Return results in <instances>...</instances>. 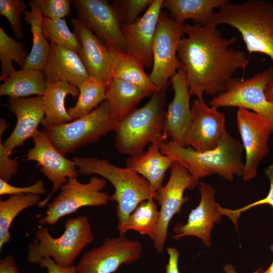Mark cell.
Instances as JSON below:
<instances>
[{"label":"cell","instance_id":"cell-26","mask_svg":"<svg viewBox=\"0 0 273 273\" xmlns=\"http://www.w3.org/2000/svg\"><path fill=\"white\" fill-rule=\"evenodd\" d=\"M228 0H163L162 8L169 12V17L178 23L192 20L205 26L209 23L214 10L219 9Z\"/></svg>","mask_w":273,"mask_h":273},{"label":"cell","instance_id":"cell-19","mask_svg":"<svg viewBox=\"0 0 273 273\" xmlns=\"http://www.w3.org/2000/svg\"><path fill=\"white\" fill-rule=\"evenodd\" d=\"M163 0H154L145 13L133 23H122L127 53L146 68L153 66L152 45Z\"/></svg>","mask_w":273,"mask_h":273},{"label":"cell","instance_id":"cell-28","mask_svg":"<svg viewBox=\"0 0 273 273\" xmlns=\"http://www.w3.org/2000/svg\"><path fill=\"white\" fill-rule=\"evenodd\" d=\"M112 55V78L134 84L151 93L158 91L144 71L143 65L127 53L110 49Z\"/></svg>","mask_w":273,"mask_h":273},{"label":"cell","instance_id":"cell-1","mask_svg":"<svg viewBox=\"0 0 273 273\" xmlns=\"http://www.w3.org/2000/svg\"><path fill=\"white\" fill-rule=\"evenodd\" d=\"M186 36L180 39L177 56L185 70L192 96L203 101L205 94L213 97L224 92L238 70L247 68L250 59L234 48L237 37H222L216 26L184 25Z\"/></svg>","mask_w":273,"mask_h":273},{"label":"cell","instance_id":"cell-29","mask_svg":"<svg viewBox=\"0 0 273 273\" xmlns=\"http://www.w3.org/2000/svg\"><path fill=\"white\" fill-rule=\"evenodd\" d=\"M42 15L34 10H26L24 19L30 26L32 36V48L22 69L42 70L51 49L42 29Z\"/></svg>","mask_w":273,"mask_h":273},{"label":"cell","instance_id":"cell-38","mask_svg":"<svg viewBox=\"0 0 273 273\" xmlns=\"http://www.w3.org/2000/svg\"><path fill=\"white\" fill-rule=\"evenodd\" d=\"M265 173L268 178L270 183L269 190L265 197L235 210L222 208V215L228 216L236 227H237V221L241 214L249 209L264 204H268L273 207V163L266 168Z\"/></svg>","mask_w":273,"mask_h":273},{"label":"cell","instance_id":"cell-23","mask_svg":"<svg viewBox=\"0 0 273 273\" xmlns=\"http://www.w3.org/2000/svg\"><path fill=\"white\" fill-rule=\"evenodd\" d=\"M164 141L158 140L152 143L146 152L136 156L128 157L125 161V167L145 178L154 193L163 186L166 171L175 161L173 157L161 153L160 145Z\"/></svg>","mask_w":273,"mask_h":273},{"label":"cell","instance_id":"cell-44","mask_svg":"<svg viewBox=\"0 0 273 273\" xmlns=\"http://www.w3.org/2000/svg\"><path fill=\"white\" fill-rule=\"evenodd\" d=\"M265 95L267 99L273 103V79L266 89Z\"/></svg>","mask_w":273,"mask_h":273},{"label":"cell","instance_id":"cell-2","mask_svg":"<svg viewBox=\"0 0 273 273\" xmlns=\"http://www.w3.org/2000/svg\"><path fill=\"white\" fill-rule=\"evenodd\" d=\"M209 23L227 25L241 34L249 54L259 53L273 62V4L264 0L229 1L215 11Z\"/></svg>","mask_w":273,"mask_h":273},{"label":"cell","instance_id":"cell-13","mask_svg":"<svg viewBox=\"0 0 273 273\" xmlns=\"http://www.w3.org/2000/svg\"><path fill=\"white\" fill-rule=\"evenodd\" d=\"M76 19L90 29L111 50L127 53L121 22L106 0H72Z\"/></svg>","mask_w":273,"mask_h":273},{"label":"cell","instance_id":"cell-37","mask_svg":"<svg viewBox=\"0 0 273 273\" xmlns=\"http://www.w3.org/2000/svg\"><path fill=\"white\" fill-rule=\"evenodd\" d=\"M154 0H112V5L123 24L134 22L139 15L147 10Z\"/></svg>","mask_w":273,"mask_h":273},{"label":"cell","instance_id":"cell-17","mask_svg":"<svg viewBox=\"0 0 273 273\" xmlns=\"http://www.w3.org/2000/svg\"><path fill=\"white\" fill-rule=\"evenodd\" d=\"M199 189L200 200L197 206L192 209L187 222L177 223L173 228L175 240L186 236H194L202 241L207 247L211 246V234L214 224L222 219V209L215 200V190L210 185L200 182Z\"/></svg>","mask_w":273,"mask_h":273},{"label":"cell","instance_id":"cell-6","mask_svg":"<svg viewBox=\"0 0 273 273\" xmlns=\"http://www.w3.org/2000/svg\"><path fill=\"white\" fill-rule=\"evenodd\" d=\"M65 230L58 238L53 237L47 227L39 228L36 240L28 245L27 261L38 263L45 258H51L58 264L70 266L88 244L93 242L94 235L88 218L85 216L68 218Z\"/></svg>","mask_w":273,"mask_h":273},{"label":"cell","instance_id":"cell-27","mask_svg":"<svg viewBox=\"0 0 273 273\" xmlns=\"http://www.w3.org/2000/svg\"><path fill=\"white\" fill-rule=\"evenodd\" d=\"M47 80L42 70L21 69L15 70L0 85V95L10 98L42 97Z\"/></svg>","mask_w":273,"mask_h":273},{"label":"cell","instance_id":"cell-33","mask_svg":"<svg viewBox=\"0 0 273 273\" xmlns=\"http://www.w3.org/2000/svg\"><path fill=\"white\" fill-rule=\"evenodd\" d=\"M28 55L23 42L12 38L0 27L1 81H4L15 70L13 61L22 69Z\"/></svg>","mask_w":273,"mask_h":273},{"label":"cell","instance_id":"cell-9","mask_svg":"<svg viewBox=\"0 0 273 273\" xmlns=\"http://www.w3.org/2000/svg\"><path fill=\"white\" fill-rule=\"evenodd\" d=\"M106 186L105 179L93 176L83 184L76 177L68 178L60 188V193L47 205L44 216L39 223L54 225L62 217L85 206H101L107 205L110 196L102 191Z\"/></svg>","mask_w":273,"mask_h":273},{"label":"cell","instance_id":"cell-25","mask_svg":"<svg viewBox=\"0 0 273 273\" xmlns=\"http://www.w3.org/2000/svg\"><path fill=\"white\" fill-rule=\"evenodd\" d=\"M152 94L134 84L112 78L107 86L105 101L111 116L120 122L135 109L140 101Z\"/></svg>","mask_w":273,"mask_h":273},{"label":"cell","instance_id":"cell-5","mask_svg":"<svg viewBox=\"0 0 273 273\" xmlns=\"http://www.w3.org/2000/svg\"><path fill=\"white\" fill-rule=\"evenodd\" d=\"M72 160L79 174L99 175L113 185L115 191L110 200L117 203V226L122 224L140 203L154 198L155 193L148 181L128 168L119 167L107 160L95 157H74Z\"/></svg>","mask_w":273,"mask_h":273},{"label":"cell","instance_id":"cell-15","mask_svg":"<svg viewBox=\"0 0 273 273\" xmlns=\"http://www.w3.org/2000/svg\"><path fill=\"white\" fill-rule=\"evenodd\" d=\"M236 121L245 153L242 176L243 180L248 181L256 176L260 162L268 153L272 131L264 118L244 108H238Z\"/></svg>","mask_w":273,"mask_h":273},{"label":"cell","instance_id":"cell-7","mask_svg":"<svg viewBox=\"0 0 273 273\" xmlns=\"http://www.w3.org/2000/svg\"><path fill=\"white\" fill-rule=\"evenodd\" d=\"M118 124L104 101L88 114L71 122L44 128L55 147L63 155L98 141Z\"/></svg>","mask_w":273,"mask_h":273},{"label":"cell","instance_id":"cell-43","mask_svg":"<svg viewBox=\"0 0 273 273\" xmlns=\"http://www.w3.org/2000/svg\"><path fill=\"white\" fill-rule=\"evenodd\" d=\"M0 273H20L12 255L9 254L1 260Z\"/></svg>","mask_w":273,"mask_h":273},{"label":"cell","instance_id":"cell-14","mask_svg":"<svg viewBox=\"0 0 273 273\" xmlns=\"http://www.w3.org/2000/svg\"><path fill=\"white\" fill-rule=\"evenodd\" d=\"M32 138L34 145L28 151L26 160L36 162L40 172L53 184L47 197L37 205L43 207L68 178H77L79 173L75 163L66 158L55 147L44 130H38Z\"/></svg>","mask_w":273,"mask_h":273},{"label":"cell","instance_id":"cell-34","mask_svg":"<svg viewBox=\"0 0 273 273\" xmlns=\"http://www.w3.org/2000/svg\"><path fill=\"white\" fill-rule=\"evenodd\" d=\"M41 25L43 33L51 43L80 54V41L74 32L69 29L65 19L53 20L42 17Z\"/></svg>","mask_w":273,"mask_h":273},{"label":"cell","instance_id":"cell-20","mask_svg":"<svg viewBox=\"0 0 273 273\" xmlns=\"http://www.w3.org/2000/svg\"><path fill=\"white\" fill-rule=\"evenodd\" d=\"M73 32L81 46L79 55L90 77L106 83L112 77V55L110 49L87 26L71 18Z\"/></svg>","mask_w":273,"mask_h":273},{"label":"cell","instance_id":"cell-21","mask_svg":"<svg viewBox=\"0 0 273 273\" xmlns=\"http://www.w3.org/2000/svg\"><path fill=\"white\" fill-rule=\"evenodd\" d=\"M8 101L10 111L17 117L13 130L3 143L11 155L15 148L22 145L38 130V126L44 117V112L42 97L9 98Z\"/></svg>","mask_w":273,"mask_h":273},{"label":"cell","instance_id":"cell-36","mask_svg":"<svg viewBox=\"0 0 273 273\" xmlns=\"http://www.w3.org/2000/svg\"><path fill=\"white\" fill-rule=\"evenodd\" d=\"M70 0H30V9L40 13L43 17L50 19H64L71 12Z\"/></svg>","mask_w":273,"mask_h":273},{"label":"cell","instance_id":"cell-12","mask_svg":"<svg viewBox=\"0 0 273 273\" xmlns=\"http://www.w3.org/2000/svg\"><path fill=\"white\" fill-rule=\"evenodd\" d=\"M143 246L124 234L108 238L99 246L84 253L76 266L77 273H114L123 264L139 260Z\"/></svg>","mask_w":273,"mask_h":273},{"label":"cell","instance_id":"cell-18","mask_svg":"<svg viewBox=\"0 0 273 273\" xmlns=\"http://www.w3.org/2000/svg\"><path fill=\"white\" fill-rule=\"evenodd\" d=\"M174 96L166 112L163 135L186 147L192 122L191 96L185 70L181 66L170 79Z\"/></svg>","mask_w":273,"mask_h":273},{"label":"cell","instance_id":"cell-32","mask_svg":"<svg viewBox=\"0 0 273 273\" xmlns=\"http://www.w3.org/2000/svg\"><path fill=\"white\" fill-rule=\"evenodd\" d=\"M107 86L106 83L89 77L77 86V102L67 109L73 120L88 114L105 101Z\"/></svg>","mask_w":273,"mask_h":273},{"label":"cell","instance_id":"cell-30","mask_svg":"<svg viewBox=\"0 0 273 273\" xmlns=\"http://www.w3.org/2000/svg\"><path fill=\"white\" fill-rule=\"evenodd\" d=\"M159 217V210L154 199L140 203L128 216L124 222L117 226L120 234L134 231L142 235L149 236L152 240Z\"/></svg>","mask_w":273,"mask_h":273},{"label":"cell","instance_id":"cell-10","mask_svg":"<svg viewBox=\"0 0 273 273\" xmlns=\"http://www.w3.org/2000/svg\"><path fill=\"white\" fill-rule=\"evenodd\" d=\"M184 25L172 20L167 12L161 11L152 45V69L148 75L158 90L167 86L168 80L182 65L176 54L185 34Z\"/></svg>","mask_w":273,"mask_h":273},{"label":"cell","instance_id":"cell-41","mask_svg":"<svg viewBox=\"0 0 273 273\" xmlns=\"http://www.w3.org/2000/svg\"><path fill=\"white\" fill-rule=\"evenodd\" d=\"M40 266L47 269V273H77L76 266H62L51 258H45L39 261Z\"/></svg>","mask_w":273,"mask_h":273},{"label":"cell","instance_id":"cell-22","mask_svg":"<svg viewBox=\"0 0 273 273\" xmlns=\"http://www.w3.org/2000/svg\"><path fill=\"white\" fill-rule=\"evenodd\" d=\"M50 46L42 70L47 82L66 81L78 86L90 77L78 54L52 43Z\"/></svg>","mask_w":273,"mask_h":273},{"label":"cell","instance_id":"cell-24","mask_svg":"<svg viewBox=\"0 0 273 273\" xmlns=\"http://www.w3.org/2000/svg\"><path fill=\"white\" fill-rule=\"evenodd\" d=\"M79 94L77 86L66 81L54 83L47 81V88L42 97L44 117L41 125L44 128L60 125L73 120L65 106V100L68 95L73 98Z\"/></svg>","mask_w":273,"mask_h":273},{"label":"cell","instance_id":"cell-4","mask_svg":"<svg viewBox=\"0 0 273 273\" xmlns=\"http://www.w3.org/2000/svg\"><path fill=\"white\" fill-rule=\"evenodd\" d=\"M167 86L156 91L140 108L134 109L118 122L115 130V147L121 154L136 156L149 143L165 141L163 129L166 114Z\"/></svg>","mask_w":273,"mask_h":273},{"label":"cell","instance_id":"cell-45","mask_svg":"<svg viewBox=\"0 0 273 273\" xmlns=\"http://www.w3.org/2000/svg\"><path fill=\"white\" fill-rule=\"evenodd\" d=\"M224 271L225 273H238L234 266L231 264H226L223 267ZM260 269L254 271L252 273H260Z\"/></svg>","mask_w":273,"mask_h":273},{"label":"cell","instance_id":"cell-42","mask_svg":"<svg viewBox=\"0 0 273 273\" xmlns=\"http://www.w3.org/2000/svg\"><path fill=\"white\" fill-rule=\"evenodd\" d=\"M168 256L167 264L165 265V273H180L178 269V258L179 253L175 247H169L166 249Z\"/></svg>","mask_w":273,"mask_h":273},{"label":"cell","instance_id":"cell-31","mask_svg":"<svg viewBox=\"0 0 273 273\" xmlns=\"http://www.w3.org/2000/svg\"><path fill=\"white\" fill-rule=\"evenodd\" d=\"M40 196L31 194H19L11 195L9 198L0 201V250L11 238L10 229L11 224L22 211L37 205Z\"/></svg>","mask_w":273,"mask_h":273},{"label":"cell","instance_id":"cell-3","mask_svg":"<svg viewBox=\"0 0 273 273\" xmlns=\"http://www.w3.org/2000/svg\"><path fill=\"white\" fill-rule=\"evenodd\" d=\"M161 153L173 157L188 170L196 180L212 174H217L224 179L233 181L235 176L243 174L244 151L242 143L227 133L215 149L200 152L191 147H182L169 141L160 145Z\"/></svg>","mask_w":273,"mask_h":273},{"label":"cell","instance_id":"cell-40","mask_svg":"<svg viewBox=\"0 0 273 273\" xmlns=\"http://www.w3.org/2000/svg\"><path fill=\"white\" fill-rule=\"evenodd\" d=\"M2 143L0 136V179L9 182L18 169L16 159H12Z\"/></svg>","mask_w":273,"mask_h":273},{"label":"cell","instance_id":"cell-35","mask_svg":"<svg viewBox=\"0 0 273 273\" xmlns=\"http://www.w3.org/2000/svg\"><path fill=\"white\" fill-rule=\"evenodd\" d=\"M27 6L22 0H0V14L5 17L10 24V28L15 37L21 39L23 36V28L21 21L22 14Z\"/></svg>","mask_w":273,"mask_h":273},{"label":"cell","instance_id":"cell-16","mask_svg":"<svg viewBox=\"0 0 273 273\" xmlns=\"http://www.w3.org/2000/svg\"><path fill=\"white\" fill-rule=\"evenodd\" d=\"M192 122L187 147L197 152L216 148L228 133L224 114L203 101L195 100L192 106Z\"/></svg>","mask_w":273,"mask_h":273},{"label":"cell","instance_id":"cell-8","mask_svg":"<svg viewBox=\"0 0 273 273\" xmlns=\"http://www.w3.org/2000/svg\"><path fill=\"white\" fill-rule=\"evenodd\" d=\"M272 79V67L246 79L233 77L226 90L213 97L209 105L217 109L234 107L252 111L264 118L273 132V103L265 95Z\"/></svg>","mask_w":273,"mask_h":273},{"label":"cell","instance_id":"cell-11","mask_svg":"<svg viewBox=\"0 0 273 273\" xmlns=\"http://www.w3.org/2000/svg\"><path fill=\"white\" fill-rule=\"evenodd\" d=\"M198 183L185 166L175 161L170 167L167 182L155 193L154 199L158 202L160 209L152 241L158 253L163 250L171 220L180 213L182 205L188 199L184 196L185 190L194 189Z\"/></svg>","mask_w":273,"mask_h":273},{"label":"cell","instance_id":"cell-39","mask_svg":"<svg viewBox=\"0 0 273 273\" xmlns=\"http://www.w3.org/2000/svg\"><path fill=\"white\" fill-rule=\"evenodd\" d=\"M46 190L43 181L39 179L33 185L24 187L12 186L8 182L0 179V195H16L19 194H31L35 195L44 194Z\"/></svg>","mask_w":273,"mask_h":273},{"label":"cell","instance_id":"cell-46","mask_svg":"<svg viewBox=\"0 0 273 273\" xmlns=\"http://www.w3.org/2000/svg\"><path fill=\"white\" fill-rule=\"evenodd\" d=\"M270 249L273 253V244L270 246ZM262 273H273V260L269 267Z\"/></svg>","mask_w":273,"mask_h":273}]
</instances>
